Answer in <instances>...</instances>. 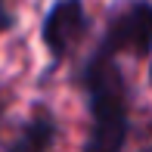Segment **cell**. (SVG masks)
<instances>
[{"label":"cell","instance_id":"6da1fadb","mask_svg":"<svg viewBox=\"0 0 152 152\" xmlns=\"http://www.w3.org/2000/svg\"><path fill=\"white\" fill-rule=\"evenodd\" d=\"M81 84L90 106V134L81 152H121L130 134V93L115 53L96 44L81 68Z\"/></svg>","mask_w":152,"mask_h":152},{"label":"cell","instance_id":"7a4b0ae2","mask_svg":"<svg viewBox=\"0 0 152 152\" xmlns=\"http://www.w3.org/2000/svg\"><path fill=\"white\" fill-rule=\"evenodd\" d=\"M109 53H130L137 59H146L152 53V3L149 0H127L109 16L106 34L99 40Z\"/></svg>","mask_w":152,"mask_h":152},{"label":"cell","instance_id":"3957f363","mask_svg":"<svg viewBox=\"0 0 152 152\" xmlns=\"http://www.w3.org/2000/svg\"><path fill=\"white\" fill-rule=\"evenodd\" d=\"M87 28H90V19H87L84 0H56L40 25V37H44L53 62L72 56L75 47L84 40Z\"/></svg>","mask_w":152,"mask_h":152},{"label":"cell","instance_id":"277c9868","mask_svg":"<svg viewBox=\"0 0 152 152\" xmlns=\"http://www.w3.org/2000/svg\"><path fill=\"white\" fill-rule=\"evenodd\" d=\"M53 140H56V121L50 112H34L31 121H25L22 134L12 140L10 152H50Z\"/></svg>","mask_w":152,"mask_h":152},{"label":"cell","instance_id":"5b68a950","mask_svg":"<svg viewBox=\"0 0 152 152\" xmlns=\"http://www.w3.org/2000/svg\"><path fill=\"white\" fill-rule=\"evenodd\" d=\"M140 152H152V146H146V149H140Z\"/></svg>","mask_w":152,"mask_h":152},{"label":"cell","instance_id":"8992f818","mask_svg":"<svg viewBox=\"0 0 152 152\" xmlns=\"http://www.w3.org/2000/svg\"><path fill=\"white\" fill-rule=\"evenodd\" d=\"M149 81H152V65H149Z\"/></svg>","mask_w":152,"mask_h":152}]
</instances>
